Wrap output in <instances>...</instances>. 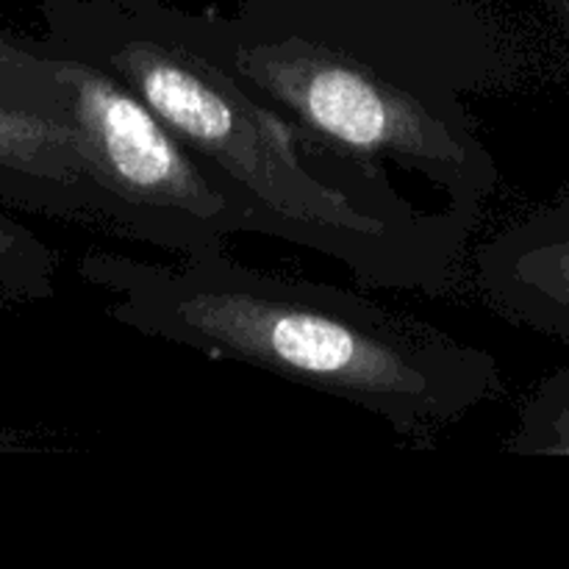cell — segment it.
Here are the masks:
<instances>
[{"mask_svg":"<svg viewBox=\"0 0 569 569\" xmlns=\"http://www.w3.org/2000/svg\"><path fill=\"white\" fill-rule=\"evenodd\" d=\"M228 70L315 148L411 172L470 222L498 164L470 98L509 89L522 50L465 0H244L214 17Z\"/></svg>","mask_w":569,"mask_h":569,"instance_id":"obj_1","label":"cell"},{"mask_svg":"<svg viewBox=\"0 0 569 569\" xmlns=\"http://www.w3.org/2000/svg\"><path fill=\"white\" fill-rule=\"evenodd\" d=\"M72 42L131 87L239 198L253 233L315 250L383 289L439 295L476 222L422 211L387 172L315 148L226 67L214 17L94 0Z\"/></svg>","mask_w":569,"mask_h":569,"instance_id":"obj_2","label":"cell"},{"mask_svg":"<svg viewBox=\"0 0 569 569\" xmlns=\"http://www.w3.org/2000/svg\"><path fill=\"white\" fill-rule=\"evenodd\" d=\"M111 317L359 406L409 439H433L500 392L489 350L359 292L239 264L228 250L178 264L94 256Z\"/></svg>","mask_w":569,"mask_h":569,"instance_id":"obj_3","label":"cell"},{"mask_svg":"<svg viewBox=\"0 0 569 569\" xmlns=\"http://www.w3.org/2000/svg\"><path fill=\"white\" fill-rule=\"evenodd\" d=\"M42 89V120L72 133L94 209L117 231L181 259L253 233L233 189L78 44L50 61Z\"/></svg>","mask_w":569,"mask_h":569,"instance_id":"obj_4","label":"cell"},{"mask_svg":"<svg viewBox=\"0 0 569 569\" xmlns=\"http://www.w3.org/2000/svg\"><path fill=\"white\" fill-rule=\"evenodd\" d=\"M548 3H569V0H548Z\"/></svg>","mask_w":569,"mask_h":569,"instance_id":"obj_5","label":"cell"}]
</instances>
